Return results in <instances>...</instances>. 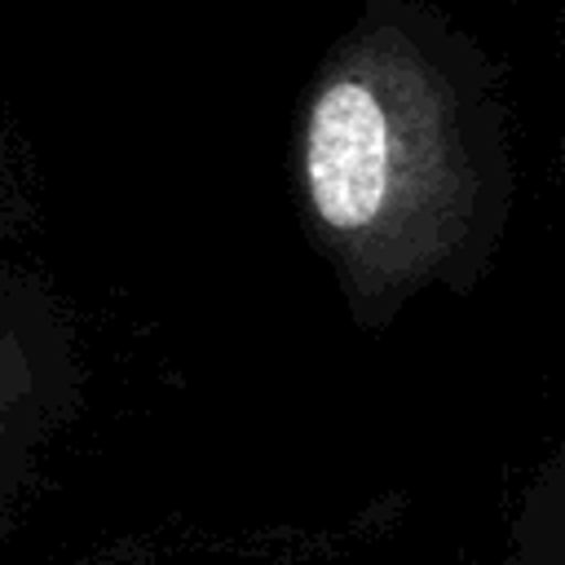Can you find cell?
<instances>
[{"instance_id": "6da1fadb", "label": "cell", "mask_w": 565, "mask_h": 565, "mask_svg": "<svg viewBox=\"0 0 565 565\" xmlns=\"http://www.w3.org/2000/svg\"><path fill=\"white\" fill-rule=\"evenodd\" d=\"M309 216L344 282L402 296L468 238L477 168L446 75L397 31L349 40L322 71L300 132Z\"/></svg>"}, {"instance_id": "7a4b0ae2", "label": "cell", "mask_w": 565, "mask_h": 565, "mask_svg": "<svg viewBox=\"0 0 565 565\" xmlns=\"http://www.w3.org/2000/svg\"><path fill=\"white\" fill-rule=\"evenodd\" d=\"M35 397V366L31 353L22 349V340L13 331H0V459L9 450V441L18 437L26 406Z\"/></svg>"}, {"instance_id": "3957f363", "label": "cell", "mask_w": 565, "mask_h": 565, "mask_svg": "<svg viewBox=\"0 0 565 565\" xmlns=\"http://www.w3.org/2000/svg\"><path fill=\"white\" fill-rule=\"evenodd\" d=\"M516 565H561V547H556V525L547 521V539L543 543H525L516 552Z\"/></svg>"}]
</instances>
